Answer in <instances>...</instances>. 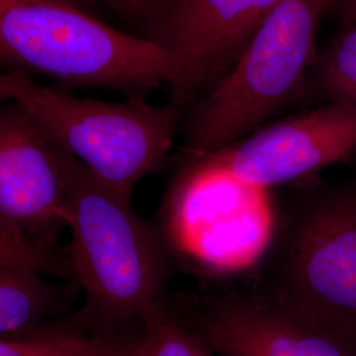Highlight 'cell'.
I'll list each match as a JSON object with an SVG mask.
<instances>
[{
    "instance_id": "cell-12",
    "label": "cell",
    "mask_w": 356,
    "mask_h": 356,
    "mask_svg": "<svg viewBox=\"0 0 356 356\" xmlns=\"http://www.w3.org/2000/svg\"><path fill=\"white\" fill-rule=\"evenodd\" d=\"M0 268L35 272L74 282L66 247L44 245L0 227Z\"/></svg>"
},
{
    "instance_id": "cell-15",
    "label": "cell",
    "mask_w": 356,
    "mask_h": 356,
    "mask_svg": "<svg viewBox=\"0 0 356 356\" xmlns=\"http://www.w3.org/2000/svg\"><path fill=\"white\" fill-rule=\"evenodd\" d=\"M63 329L38 330L24 337L0 338V356H54Z\"/></svg>"
},
{
    "instance_id": "cell-1",
    "label": "cell",
    "mask_w": 356,
    "mask_h": 356,
    "mask_svg": "<svg viewBox=\"0 0 356 356\" xmlns=\"http://www.w3.org/2000/svg\"><path fill=\"white\" fill-rule=\"evenodd\" d=\"M60 153L67 178L66 252L74 285L85 292L73 321L91 334H123L145 312L170 301L177 250L129 200Z\"/></svg>"
},
{
    "instance_id": "cell-9",
    "label": "cell",
    "mask_w": 356,
    "mask_h": 356,
    "mask_svg": "<svg viewBox=\"0 0 356 356\" xmlns=\"http://www.w3.org/2000/svg\"><path fill=\"white\" fill-rule=\"evenodd\" d=\"M285 0H170L147 29L182 70L173 102L186 106L235 64L259 28Z\"/></svg>"
},
{
    "instance_id": "cell-4",
    "label": "cell",
    "mask_w": 356,
    "mask_h": 356,
    "mask_svg": "<svg viewBox=\"0 0 356 356\" xmlns=\"http://www.w3.org/2000/svg\"><path fill=\"white\" fill-rule=\"evenodd\" d=\"M13 101L57 149L129 201L140 181L165 164L185 116V106L177 102L157 106L143 97L124 102L81 98L24 73H17Z\"/></svg>"
},
{
    "instance_id": "cell-18",
    "label": "cell",
    "mask_w": 356,
    "mask_h": 356,
    "mask_svg": "<svg viewBox=\"0 0 356 356\" xmlns=\"http://www.w3.org/2000/svg\"><path fill=\"white\" fill-rule=\"evenodd\" d=\"M326 11L341 10L347 20L356 17V0H323Z\"/></svg>"
},
{
    "instance_id": "cell-10",
    "label": "cell",
    "mask_w": 356,
    "mask_h": 356,
    "mask_svg": "<svg viewBox=\"0 0 356 356\" xmlns=\"http://www.w3.org/2000/svg\"><path fill=\"white\" fill-rule=\"evenodd\" d=\"M29 270L0 268V338L38 331L64 307L72 293Z\"/></svg>"
},
{
    "instance_id": "cell-2",
    "label": "cell",
    "mask_w": 356,
    "mask_h": 356,
    "mask_svg": "<svg viewBox=\"0 0 356 356\" xmlns=\"http://www.w3.org/2000/svg\"><path fill=\"white\" fill-rule=\"evenodd\" d=\"M0 67L128 98H145L163 85L175 95L182 82L176 57L152 40L51 0H0Z\"/></svg>"
},
{
    "instance_id": "cell-11",
    "label": "cell",
    "mask_w": 356,
    "mask_h": 356,
    "mask_svg": "<svg viewBox=\"0 0 356 356\" xmlns=\"http://www.w3.org/2000/svg\"><path fill=\"white\" fill-rule=\"evenodd\" d=\"M131 356L216 355L168 301L143 314L140 337Z\"/></svg>"
},
{
    "instance_id": "cell-6",
    "label": "cell",
    "mask_w": 356,
    "mask_h": 356,
    "mask_svg": "<svg viewBox=\"0 0 356 356\" xmlns=\"http://www.w3.org/2000/svg\"><path fill=\"white\" fill-rule=\"evenodd\" d=\"M356 153V102H329L256 129L219 152L191 159L181 175L250 188L292 186Z\"/></svg>"
},
{
    "instance_id": "cell-20",
    "label": "cell",
    "mask_w": 356,
    "mask_h": 356,
    "mask_svg": "<svg viewBox=\"0 0 356 356\" xmlns=\"http://www.w3.org/2000/svg\"><path fill=\"white\" fill-rule=\"evenodd\" d=\"M350 23H351V24H354V23H356V17H354V19H351V20H350Z\"/></svg>"
},
{
    "instance_id": "cell-7",
    "label": "cell",
    "mask_w": 356,
    "mask_h": 356,
    "mask_svg": "<svg viewBox=\"0 0 356 356\" xmlns=\"http://www.w3.org/2000/svg\"><path fill=\"white\" fill-rule=\"evenodd\" d=\"M177 312L216 356H356V335L312 318L250 284L194 294Z\"/></svg>"
},
{
    "instance_id": "cell-5",
    "label": "cell",
    "mask_w": 356,
    "mask_h": 356,
    "mask_svg": "<svg viewBox=\"0 0 356 356\" xmlns=\"http://www.w3.org/2000/svg\"><path fill=\"white\" fill-rule=\"evenodd\" d=\"M323 0H285L259 28L229 72L191 107L184 151L206 157L263 127L294 99L314 60Z\"/></svg>"
},
{
    "instance_id": "cell-16",
    "label": "cell",
    "mask_w": 356,
    "mask_h": 356,
    "mask_svg": "<svg viewBox=\"0 0 356 356\" xmlns=\"http://www.w3.org/2000/svg\"><path fill=\"white\" fill-rule=\"evenodd\" d=\"M102 3L129 23L143 26L145 31L161 15L170 0H95Z\"/></svg>"
},
{
    "instance_id": "cell-13",
    "label": "cell",
    "mask_w": 356,
    "mask_h": 356,
    "mask_svg": "<svg viewBox=\"0 0 356 356\" xmlns=\"http://www.w3.org/2000/svg\"><path fill=\"white\" fill-rule=\"evenodd\" d=\"M317 83L329 102H356V23L321 56Z\"/></svg>"
},
{
    "instance_id": "cell-14",
    "label": "cell",
    "mask_w": 356,
    "mask_h": 356,
    "mask_svg": "<svg viewBox=\"0 0 356 356\" xmlns=\"http://www.w3.org/2000/svg\"><path fill=\"white\" fill-rule=\"evenodd\" d=\"M139 337L131 339L124 334H91L74 323L63 329L54 356H131Z\"/></svg>"
},
{
    "instance_id": "cell-8",
    "label": "cell",
    "mask_w": 356,
    "mask_h": 356,
    "mask_svg": "<svg viewBox=\"0 0 356 356\" xmlns=\"http://www.w3.org/2000/svg\"><path fill=\"white\" fill-rule=\"evenodd\" d=\"M0 227L51 247L67 229L63 156L16 101L0 103Z\"/></svg>"
},
{
    "instance_id": "cell-3",
    "label": "cell",
    "mask_w": 356,
    "mask_h": 356,
    "mask_svg": "<svg viewBox=\"0 0 356 356\" xmlns=\"http://www.w3.org/2000/svg\"><path fill=\"white\" fill-rule=\"evenodd\" d=\"M247 284L356 335V184L292 185Z\"/></svg>"
},
{
    "instance_id": "cell-19",
    "label": "cell",
    "mask_w": 356,
    "mask_h": 356,
    "mask_svg": "<svg viewBox=\"0 0 356 356\" xmlns=\"http://www.w3.org/2000/svg\"><path fill=\"white\" fill-rule=\"evenodd\" d=\"M51 1L65 4V6H69V7H73L76 10H81V11L97 16V4L98 3L95 0H51Z\"/></svg>"
},
{
    "instance_id": "cell-17",
    "label": "cell",
    "mask_w": 356,
    "mask_h": 356,
    "mask_svg": "<svg viewBox=\"0 0 356 356\" xmlns=\"http://www.w3.org/2000/svg\"><path fill=\"white\" fill-rule=\"evenodd\" d=\"M17 72H7L0 67V103L13 101Z\"/></svg>"
}]
</instances>
